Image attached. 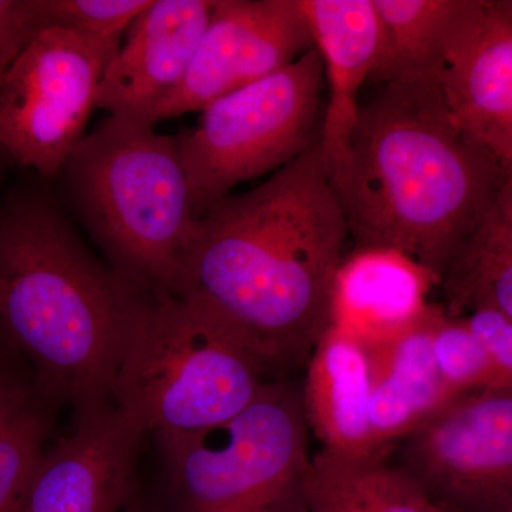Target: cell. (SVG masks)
Masks as SVG:
<instances>
[{"label": "cell", "mask_w": 512, "mask_h": 512, "mask_svg": "<svg viewBox=\"0 0 512 512\" xmlns=\"http://www.w3.org/2000/svg\"><path fill=\"white\" fill-rule=\"evenodd\" d=\"M348 235L316 141L254 190L202 212L175 295L207 312L265 376L285 375L332 325Z\"/></svg>", "instance_id": "1"}, {"label": "cell", "mask_w": 512, "mask_h": 512, "mask_svg": "<svg viewBox=\"0 0 512 512\" xmlns=\"http://www.w3.org/2000/svg\"><path fill=\"white\" fill-rule=\"evenodd\" d=\"M330 180L356 251L396 252L443 282L490 217L504 174L467 136L439 80L370 83Z\"/></svg>", "instance_id": "2"}, {"label": "cell", "mask_w": 512, "mask_h": 512, "mask_svg": "<svg viewBox=\"0 0 512 512\" xmlns=\"http://www.w3.org/2000/svg\"><path fill=\"white\" fill-rule=\"evenodd\" d=\"M134 292L45 195L16 191L0 204V333L32 360L43 399L77 412L110 403Z\"/></svg>", "instance_id": "3"}, {"label": "cell", "mask_w": 512, "mask_h": 512, "mask_svg": "<svg viewBox=\"0 0 512 512\" xmlns=\"http://www.w3.org/2000/svg\"><path fill=\"white\" fill-rule=\"evenodd\" d=\"M62 171L116 271L175 295L198 220L178 136L110 116L83 138Z\"/></svg>", "instance_id": "4"}, {"label": "cell", "mask_w": 512, "mask_h": 512, "mask_svg": "<svg viewBox=\"0 0 512 512\" xmlns=\"http://www.w3.org/2000/svg\"><path fill=\"white\" fill-rule=\"evenodd\" d=\"M265 382L254 357L207 312L136 284L111 400L144 434L204 433L242 412Z\"/></svg>", "instance_id": "5"}, {"label": "cell", "mask_w": 512, "mask_h": 512, "mask_svg": "<svg viewBox=\"0 0 512 512\" xmlns=\"http://www.w3.org/2000/svg\"><path fill=\"white\" fill-rule=\"evenodd\" d=\"M308 434L302 390L266 380L232 419L158 444L181 512H306Z\"/></svg>", "instance_id": "6"}, {"label": "cell", "mask_w": 512, "mask_h": 512, "mask_svg": "<svg viewBox=\"0 0 512 512\" xmlns=\"http://www.w3.org/2000/svg\"><path fill=\"white\" fill-rule=\"evenodd\" d=\"M323 90V60L313 47L202 110L198 126L178 136L198 217L237 185L276 173L318 141Z\"/></svg>", "instance_id": "7"}, {"label": "cell", "mask_w": 512, "mask_h": 512, "mask_svg": "<svg viewBox=\"0 0 512 512\" xmlns=\"http://www.w3.org/2000/svg\"><path fill=\"white\" fill-rule=\"evenodd\" d=\"M120 42L40 30L0 80V147L55 177L86 137L97 92Z\"/></svg>", "instance_id": "8"}, {"label": "cell", "mask_w": 512, "mask_h": 512, "mask_svg": "<svg viewBox=\"0 0 512 512\" xmlns=\"http://www.w3.org/2000/svg\"><path fill=\"white\" fill-rule=\"evenodd\" d=\"M400 444L397 464L447 512L512 501V390L458 396Z\"/></svg>", "instance_id": "9"}, {"label": "cell", "mask_w": 512, "mask_h": 512, "mask_svg": "<svg viewBox=\"0 0 512 512\" xmlns=\"http://www.w3.org/2000/svg\"><path fill=\"white\" fill-rule=\"evenodd\" d=\"M299 0H217L184 79L150 114V124L202 111L313 49Z\"/></svg>", "instance_id": "10"}, {"label": "cell", "mask_w": 512, "mask_h": 512, "mask_svg": "<svg viewBox=\"0 0 512 512\" xmlns=\"http://www.w3.org/2000/svg\"><path fill=\"white\" fill-rule=\"evenodd\" d=\"M144 436L114 403L77 412L73 433L37 461L15 512H119Z\"/></svg>", "instance_id": "11"}, {"label": "cell", "mask_w": 512, "mask_h": 512, "mask_svg": "<svg viewBox=\"0 0 512 512\" xmlns=\"http://www.w3.org/2000/svg\"><path fill=\"white\" fill-rule=\"evenodd\" d=\"M217 0H151L107 64L97 109L143 120L184 79Z\"/></svg>", "instance_id": "12"}, {"label": "cell", "mask_w": 512, "mask_h": 512, "mask_svg": "<svg viewBox=\"0 0 512 512\" xmlns=\"http://www.w3.org/2000/svg\"><path fill=\"white\" fill-rule=\"evenodd\" d=\"M323 60L328 101L318 146L329 181L348 158L362 92L382 49V25L373 0H299Z\"/></svg>", "instance_id": "13"}, {"label": "cell", "mask_w": 512, "mask_h": 512, "mask_svg": "<svg viewBox=\"0 0 512 512\" xmlns=\"http://www.w3.org/2000/svg\"><path fill=\"white\" fill-rule=\"evenodd\" d=\"M439 83L458 127L512 175V20L491 0Z\"/></svg>", "instance_id": "14"}, {"label": "cell", "mask_w": 512, "mask_h": 512, "mask_svg": "<svg viewBox=\"0 0 512 512\" xmlns=\"http://www.w3.org/2000/svg\"><path fill=\"white\" fill-rule=\"evenodd\" d=\"M303 410L322 450L338 456H389L373 441L369 423L372 366L369 348L330 325L306 363Z\"/></svg>", "instance_id": "15"}, {"label": "cell", "mask_w": 512, "mask_h": 512, "mask_svg": "<svg viewBox=\"0 0 512 512\" xmlns=\"http://www.w3.org/2000/svg\"><path fill=\"white\" fill-rule=\"evenodd\" d=\"M439 308L429 303L409 329L367 346L372 366L370 430L376 446L386 453L456 399L441 379L431 350Z\"/></svg>", "instance_id": "16"}, {"label": "cell", "mask_w": 512, "mask_h": 512, "mask_svg": "<svg viewBox=\"0 0 512 512\" xmlns=\"http://www.w3.org/2000/svg\"><path fill=\"white\" fill-rule=\"evenodd\" d=\"M434 282L429 272L396 252L356 251L336 276L332 325L366 346L387 342L423 316Z\"/></svg>", "instance_id": "17"}, {"label": "cell", "mask_w": 512, "mask_h": 512, "mask_svg": "<svg viewBox=\"0 0 512 512\" xmlns=\"http://www.w3.org/2000/svg\"><path fill=\"white\" fill-rule=\"evenodd\" d=\"M382 49L369 83L437 79L477 25L485 0H373Z\"/></svg>", "instance_id": "18"}, {"label": "cell", "mask_w": 512, "mask_h": 512, "mask_svg": "<svg viewBox=\"0 0 512 512\" xmlns=\"http://www.w3.org/2000/svg\"><path fill=\"white\" fill-rule=\"evenodd\" d=\"M306 512H447L389 456L320 450L306 480Z\"/></svg>", "instance_id": "19"}, {"label": "cell", "mask_w": 512, "mask_h": 512, "mask_svg": "<svg viewBox=\"0 0 512 512\" xmlns=\"http://www.w3.org/2000/svg\"><path fill=\"white\" fill-rule=\"evenodd\" d=\"M450 315L484 305L512 319V245L478 231L448 269Z\"/></svg>", "instance_id": "20"}, {"label": "cell", "mask_w": 512, "mask_h": 512, "mask_svg": "<svg viewBox=\"0 0 512 512\" xmlns=\"http://www.w3.org/2000/svg\"><path fill=\"white\" fill-rule=\"evenodd\" d=\"M33 397L0 424V512H15L37 461L45 453L50 413Z\"/></svg>", "instance_id": "21"}, {"label": "cell", "mask_w": 512, "mask_h": 512, "mask_svg": "<svg viewBox=\"0 0 512 512\" xmlns=\"http://www.w3.org/2000/svg\"><path fill=\"white\" fill-rule=\"evenodd\" d=\"M431 350L441 379L453 396L493 389L490 360L466 320L440 305L431 332Z\"/></svg>", "instance_id": "22"}, {"label": "cell", "mask_w": 512, "mask_h": 512, "mask_svg": "<svg viewBox=\"0 0 512 512\" xmlns=\"http://www.w3.org/2000/svg\"><path fill=\"white\" fill-rule=\"evenodd\" d=\"M151 0H33L39 30L59 28L89 39L120 42Z\"/></svg>", "instance_id": "23"}, {"label": "cell", "mask_w": 512, "mask_h": 512, "mask_svg": "<svg viewBox=\"0 0 512 512\" xmlns=\"http://www.w3.org/2000/svg\"><path fill=\"white\" fill-rule=\"evenodd\" d=\"M467 311L463 319L490 360L491 390H512V319L490 306H473Z\"/></svg>", "instance_id": "24"}, {"label": "cell", "mask_w": 512, "mask_h": 512, "mask_svg": "<svg viewBox=\"0 0 512 512\" xmlns=\"http://www.w3.org/2000/svg\"><path fill=\"white\" fill-rule=\"evenodd\" d=\"M39 32L33 0H0V80Z\"/></svg>", "instance_id": "25"}, {"label": "cell", "mask_w": 512, "mask_h": 512, "mask_svg": "<svg viewBox=\"0 0 512 512\" xmlns=\"http://www.w3.org/2000/svg\"><path fill=\"white\" fill-rule=\"evenodd\" d=\"M35 397L29 384L13 372L8 362L0 359V424L19 412Z\"/></svg>", "instance_id": "26"}, {"label": "cell", "mask_w": 512, "mask_h": 512, "mask_svg": "<svg viewBox=\"0 0 512 512\" xmlns=\"http://www.w3.org/2000/svg\"><path fill=\"white\" fill-rule=\"evenodd\" d=\"M480 231L512 245V175L504 178L490 217Z\"/></svg>", "instance_id": "27"}, {"label": "cell", "mask_w": 512, "mask_h": 512, "mask_svg": "<svg viewBox=\"0 0 512 512\" xmlns=\"http://www.w3.org/2000/svg\"><path fill=\"white\" fill-rule=\"evenodd\" d=\"M491 3L497 12L512 20V0H491Z\"/></svg>", "instance_id": "28"}, {"label": "cell", "mask_w": 512, "mask_h": 512, "mask_svg": "<svg viewBox=\"0 0 512 512\" xmlns=\"http://www.w3.org/2000/svg\"><path fill=\"white\" fill-rule=\"evenodd\" d=\"M494 512H512V501L510 503L503 505V507L498 508L497 511Z\"/></svg>", "instance_id": "29"}]
</instances>
